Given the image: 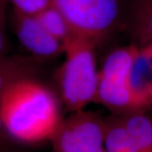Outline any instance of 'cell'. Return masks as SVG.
Masks as SVG:
<instances>
[{
	"label": "cell",
	"mask_w": 152,
	"mask_h": 152,
	"mask_svg": "<svg viewBox=\"0 0 152 152\" xmlns=\"http://www.w3.org/2000/svg\"><path fill=\"white\" fill-rule=\"evenodd\" d=\"M105 147L107 152H136L124 124L112 127L105 134Z\"/></svg>",
	"instance_id": "cell-11"
},
{
	"label": "cell",
	"mask_w": 152,
	"mask_h": 152,
	"mask_svg": "<svg viewBox=\"0 0 152 152\" xmlns=\"http://www.w3.org/2000/svg\"><path fill=\"white\" fill-rule=\"evenodd\" d=\"M55 136L61 152H107L102 125L87 114L75 116L59 127Z\"/></svg>",
	"instance_id": "cell-5"
},
{
	"label": "cell",
	"mask_w": 152,
	"mask_h": 152,
	"mask_svg": "<svg viewBox=\"0 0 152 152\" xmlns=\"http://www.w3.org/2000/svg\"><path fill=\"white\" fill-rule=\"evenodd\" d=\"M6 134H9L5 130V129L4 127V124H3V123L1 121V118H0V147H1L3 142L4 140V137H5Z\"/></svg>",
	"instance_id": "cell-14"
},
{
	"label": "cell",
	"mask_w": 152,
	"mask_h": 152,
	"mask_svg": "<svg viewBox=\"0 0 152 152\" xmlns=\"http://www.w3.org/2000/svg\"><path fill=\"white\" fill-rule=\"evenodd\" d=\"M139 51L140 47L135 44L108 54L99 71L96 101L115 110L137 111L150 107L132 80Z\"/></svg>",
	"instance_id": "cell-3"
},
{
	"label": "cell",
	"mask_w": 152,
	"mask_h": 152,
	"mask_svg": "<svg viewBox=\"0 0 152 152\" xmlns=\"http://www.w3.org/2000/svg\"><path fill=\"white\" fill-rule=\"evenodd\" d=\"M36 15L43 27L63 44L74 35L67 20L54 5H50Z\"/></svg>",
	"instance_id": "cell-10"
},
{
	"label": "cell",
	"mask_w": 152,
	"mask_h": 152,
	"mask_svg": "<svg viewBox=\"0 0 152 152\" xmlns=\"http://www.w3.org/2000/svg\"><path fill=\"white\" fill-rule=\"evenodd\" d=\"M129 25L140 48L152 42V0H131Z\"/></svg>",
	"instance_id": "cell-7"
},
{
	"label": "cell",
	"mask_w": 152,
	"mask_h": 152,
	"mask_svg": "<svg viewBox=\"0 0 152 152\" xmlns=\"http://www.w3.org/2000/svg\"><path fill=\"white\" fill-rule=\"evenodd\" d=\"M136 152H152V122L146 116L135 113L124 123Z\"/></svg>",
	"instance_id": "cell-9"
},
{
	"label": "cell",
	"mask_w": 152,
	"mask_h": 152,
	"mask_svg": "<svg viewBox=\"0 0 152 152\" xmlns=\"http://www.w3.org/2000/svg\"><path fill=\"white\" fill-rule=\"evenodd\" d=\"M0 118L9 135L25 143L53 138L60 127L56 96L32 78L14 82L0 95Z\"/></svg>",
	"instance_id": "cell-1"
},
{
	"label": "cell",
	"mask_w": 152,
	"mask_h": 152,
	"mask_svg": "<svg viewBox=\"0 0 152 152\" xmlns=\"http://www.w3.org/2000/svg\"><path fill=\"white\" fill-rule=\"evenodd\" d=\"M75 35L95 45L107 37L119 22L121 0H53Z\"/></svg>",
	"instance_id": "cell-4"
},
{
	"label": "cell",
	"mask_w": 152,
	"mask_h": 152,
	"mask_svg": "<svg viewBox=\"0 0 152 152\" xmlns=\"http://www.w3.org/2000/svg\"><path fill=\"white\" fill-rule=\"evenodd\" d=\"M63 45L65 58L59 74L61 97L69 108L81 111L97 98L99 71L96 45L75 34Z\"/></svg>",
	"instance_id": "cell-2"
},
{
	"label": "cell",
	"mask_w": 152,
	"mask_h": 152,
	"mask_svg": "<svg viewBox=\"0 0 152 152\" xmlns=\"http://www.w3.org/2000/svg\"><path fill=\"white\" fill-rule=\"evenodd\" d=\"M8 0H0V55L5 54L7 40L4 31V14Z\"/></svg>",
	"instance_id": "cell-13"
},
{
	"label": "cell",
	"mask_w": 152,
	"mask_h": 152,
	"mask_svg": "<svg viewBox=\"0 0 152 152\" xmlns=\"http://www.w3.org/2000/svg\"><path fill=\"white\" fill-rule=\"evenodd\" d=\"M34 70L31 58L0 55V95L14 82L31 78Z\"/></svg>",
	"instance_id": "cell-8"
},
{
	"label": "cell",
	"mask_w": 152,
	"mask_h": 152,
	"mask_svg": "<svg viewBox=\"0 0 152 152\" xmlns=\"http://www.w3.org/2000/svg\"><path fill=\"white\" fill-rule=\"evenodd\" d=\"M15 10L26 15H36L53 4V0H9Z\"/></svg>",
	"instance_id": "cell-12"
},
{
	"label": "cell",
	"mask_w": 152,
	"mask_h": 152,
	"mask_svg": "<svg viewBox=\"0 0 152 152\" xmlns=\"http://www.w3.org/2000/svg\"><path fill=\"white\" fill-rule=\"evenodd\" d=\"M14 27L20 42L34 57L52 58L64 51L63 43L43 27L36 15L15 10Z\"/></svg>",
	"instance_id": "cell-6"
}]
</instances>
